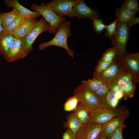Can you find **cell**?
<instances>
[{
    "label": "cell",
    "mask_w": 139,
    "mask_h": 139,
    "mask_svg": "<svg viewBox=\"0 0 139 139\" xmlns=\"http://www.w3.org/2000/svg\"><path fill=\"white\" fill-rule=\"evenodd\" d=\"M70 27V21H66L62 22L59 29L55 33L54 37L50 40L41 43L39 46V49L42 50L50 46H57L64 49L71 57L74 58V51L69 48L67 44L68 37L72 34Z\"/></svg>",
    "instance_id": "1"
},
{
    "label": "cell",
    "mask_w": 139,
    "mask_h": 139,
    "mask_svg": "<svg viewBox=\"0 0 139 139\" xmlns=\"http://www.w3.org/2000/svg\"><path fill=\"white\" fill-rule=\"evenodd\" d=\"M128 72L121 59L116 55L106 70L92 78L100 80L104 84H108L111 85L114 84L119 77Z\"/></svg>",
    "instance_id": "2"
},
{
    "label": "cell",
    "mask_w": 139,
    "mask_h": 139,
    "mask_svg": "<svg viewBox=\"0 0 139 139\" xmlns=\"http://www.w3.org/2000/svg\"><path fill=\"white\" fill-rule=\"evenodd\" d=\"M74 95L77 97L79 103L83 105L91 111L107 108L93 92L82 84L75 89Z\"/></svg>",
    "instance_id": "3"
},
{
    "label": "cell",
    "mask_w": 139,
    "mask_h": 139,
    "mask_svg": "<svg viewBox=\"0 0 139 139\" xmlns=\"http://www.w3.org/2000/svg\"><path fill=\"white\" fill-rule=\"evenodd\" d=\"M31 9L42 16L50 26L48 32L51 34L55 33L59 29L60 24L66 21L64 17L60 16L56 14L45 3L38 5L35 3L32 4Z\"/></svg>",
    "instance_id": "4"
},
{
    "label": "cell",
    "mask_w": 139,
    "mask_h": 139,
    "mask_svg": "<svg viewBox=\"0 0 139 139\" xmlns=\"http://www.w3.org/2000/svg\"><path fill=\"white\" fill-rule=\"evenodd\" d=\"M129 29L126 23L118 22L111 39L113 47L116 52V55L120 58H122L127 53L126 46L129 37Z\"/></svg>",
    "instance_id": "5"
},
{
    "label": "cell",
    "mask_w": 139,
    "mask_h": 139,
    "mask_svg": "<svg viewBox=\"0 0 139 139\" xmlns=\"http://www.w3.org/2000/svg\"><path fill=\"white\" fill-rule=\"evenodd\" d=\"M129 110L124 105L115 108H103L91 111V122L102 124L114 118L129 112Z\"/></svg>",
    "instance_id": "6"
},
{
    "label": "cell",
    "mask_w": 139,
    "mask_h": 139,
    "mask_svg": "<svg viewBox=\"0 0 139 139\" xmlns=\"http://www.w3.org/2000/svg\"><path fill=\"white\" fill-rule=\"evenodd\" d=\"M50 27L49 24L42 17L33 29L22 38L23 48L28 55L32 51V45L38 37L43 32L48 31Z\"/></svg>",
    "instance_id": "7"
},
{
    "label": "cell",
    "mask_w": 139,
    "mask_h": 139,
    "mask_svg": "<svg viewBox=\"0 0 139 139\" xmlns=\"http://www.w3.org/2000/svg\"><path fill=\"white\" fill-rule=\"evenodd\" d=\"M70 18L76 17L79 19L88 18L91 20L99 18L100 16L97 10L88 7L83 0H76L72 11L69 16Z\"/></svg>",
    "instance_id": "8"
},
{
    "label": "cell",
    "mask_w": 139,
    "mask_h": 139,
    "mask_svg": "<svg viewBox=\"0 0 139 139\" xmlns=\"http://www.w3.org/2000/svg\"><path fill=\"white\" fill-rule=\"evenodd\" d=\"M128 71L131 74L132 82L137 83L139 82V53H128L120 58Z\"/></svg>",
    "instance_id": "9"
},
{
    "label": "cell",
    "mask_w": 139,
    "mask_h": 139,
    "mask_svg": "<svg viewBox=\"0 0 139 139\" xmlns=\"http://www.w3.org/2000/svg\"><path fill=\"white\" fill-rule=\"evenodd\" d=\"M76 1L75 0H53L46 5L57 15L63 17L69 16Z\"/></svg>",
    "instance_id": "10"
},
{
    "label": "cell",
    "mask_w": 139,
    "mask_h": 139,
    "mask_svg": "<svg viewBox=\"0 0 139 139\" xmlns=\"http://www.w3.org/2000/svg\"><path fill=\"white\" fill-rule=\"evenodd\" d=\"M102 125L92 122L83 124L75 134L76 139H95L102 132Z\"/></svg>",
    "instance_id": "11"
},
{
    "label": "cell",
    "mask_w": 139,
    "mask_h": 139,
    "mask_svg": "<svg viewBox=\"0 0 139 139\" xmlns=\"http://www.w3.org/2000/svg\"><path fill=\"white\" fill-rule=\"evenodd\" d=\"M28 55L23 48L22 38L15 37L10 48L7 61L10 62L19 60Z\"/></svg>",
    "instance_id": "12"
},
{
    "label": "cell",
    "mask_w": 139,
    "mask_h": 139,
    "mask_svg": "<svg viewBox=\"0 0 139 139\" xmlns=\"http://www.w3.org/2000/svg\"><path fill=\"white\" fill-rule=\"evenodd\" d=\"M130 114L128 112L116 117L102 125V132L107 137L118 128L124 125V122Z\"/></svg>",
    "instance_id": "13"
},
{
    "label": "cell",
    "mask_w": 139,
    "mask_h": 139,
    "mask_svg": "<svg viewBox=\"0 0 139 139\" xmlns=\"http://www.w3.org/2000/svg\"><path fill=\"white\" fill-rule=\"evenodd\" d=\"M14 37L12 33L4 31L0 34V56L7 61L10 48Z\"/></svg>",
    "instance_id": "14"
},
{
    "label": "cell",
    "mask_w": 139,
    "mask_h": 139,
    "mask_svg": "<svg viewBox=\"0 0 139 139\" xmlns=\"http://www.w3.org/2000/svg\"><path fill=\"white\" fill-rule=\"evenodd\" d=\"M4 2L7 7L16 9L23 16L27 19L37 18L41 15L38 12L30 11L22 6L18 0H5Z\"/></svg>",
    "instance_id": "15"
},
{
    "label": "cell",
    "mask_w": 139,
    "mask_h": 139,
    "mask_svg": "<svg viewBox=\"0 0 139 139\" xmlns=\"http://www.w3.org/2000/svg\"><path fill=\"white\" fill-rule=\"evenodd\" d=\"M38 21L36 18L28 19L12 33L15 37L23 38L33 29Z\"/></svg>",
    "instance_id": "16"
},
{
    "label": "cell",
    "mask_w": 139,
    "mask_h": 139,
    "mask_svg": "<svg viewBox=\"0 0 139 139\" xmlns=\"http://www.w3.org/2000/svg\"><path fill=\"white\" fill-rule=\"evenodd\" d=\"M83 124L82 123L73 113L69 114L66 117V121L63 124L64 127L69 129L75 135Z\"/></svg>",
    "instance_id": "17"
},
{
    "label": "cell",
    "mask_w": 139,
    "mask_h": 139,
    "mask_svg": "<svg viewBox=\"0 0 139 139\" xmlns=\"http://www.w3.org/2000/svg\"><path fill=\"white\" fill-rule=\"evenodd\" d=\"M91 111L82 104L78 103L72 112L82 123L85 124L91 122Z\"/></svg>",
    "instance_id": "18"
},
{
    "label": "cell",
    "mask_w": 139,
    "mask_h": 139,
    "mask_svg": "<svg viewBox=\"0 0 139 139\" xmlns=\"http://www.w3.org/2000/svg\"><path fill=\"white\" fill-rule=\"evenodd\" d=\"M136 13L130 11L123 7L118 8L116 15L118 22L126 23L136 17Z\"/></svg>",
    "instance_id": "19"
},
{
    "label": "cell",
    "mask_w": 139,
    "mask_h": 139,
    "mask_svg": "<svg viewBox=\"0 0 139 139\" xmlns=\"http://www.w3.org/2000/svg\"><path fill=\"white\" fill-rule=\"evenodd\" d=\"M20 16H23L14 8H13L12 11L8 12L1 13V21L3 27L4 28L15 19Z\"/></svg>",
    "instance_id": "20"
},
{
    "label": "cell",
    "mask_w": 139,
    "mask_h": 139,
    "mask_svg": "<svg viewBox=\"0 0 139 139\" xmlns=\"http://www.w3.org/2000/svg\"><path fill=\"white\" fill-rule=\"evenodd\" d=\"M119 101L116 98L114 94L110 90L102 102L103 105L105 107L114 108L117 107Z\"/></svg>",
    "instance_id": "21"
},
{
    "label": "cell",
    "mask_w": 139,
    "mask_h": 139,
    "mask_svg": "<svg viewBox=\"0 0 139 139\" xmlns=\"http://www.w3.org/2000/svg\"><path fill=\"white\" fill-rule=\"evenodd\" d=\"M28 19L24 17H19L7 25L4 28V31L12 33L20 27Z\"/></svg>",
    "instance_id": "22"
},
{
    "label": "cell",
    "mask_w": 139,
    "mask_h": 139,
    "mask_svg": "<svg viewBox=\"0 0 139 139\" xmlns=\"http://www.w3.org/2000/svg\"><path fill=\"white\" fill-rule=\"evenodd\" d=\"M81 84L93 92L104 84L100 80L94 78L87 80L83 81Z\"/></svg>",
    "instance_id": "23"
},
{
    "label": "cell",
    "mask_w": 139,
    "mask_h": 139,
    "mask_svg": "<svg viewBox=\"0 0 139 139\" xmlns=\"http://www.w3.org/2000/svg\"><path fill=\"white\" fill-rule=\"evenodd\" d=\"M124 92L126 100L128 98H132L134 95L136 89V84L130 81L127 82L121 86Z\"/></svg>",
    "instance_id": "24"
},
{
    "label": "cell",
    "mask_w": 139,
    "mask_h": 139,
    "mask_svg": "<svg viewBox=\"0 0 139 139\" xmlns=\"http://www.w3.org/2000/svg\"><path fill=\"white\" fill-rule=\"evenodd\" d=\"M79 103L77 97L75 95L68 98L63 105L64 109L66 111H73L76 108Z\"/></svg>",
    "instance_id": "25"
},
{
    "label": "cell",
    "mask_w": 139,
    "mask_h": 139,
    "mask_svg": "<svg viewBox=\"0 0 139 139\" xmlns=\"http://www.w3.org/2000/svg\"><path fill=\"white\" fill-rule=\"evenodd\" d=\"M110 84H104L93 92L102 102L108 92L110 90Z\"/></svg>",
    "instance_id": "26"
},
{
    "label": "cell",
    "mask_w": 139,
    "mask_h": 139,
    "mask_svg": "<svg viewBox=\"0 0 139 139\" xmlns=\"http://www.w3.org/2000/svg\"><path fill=\"white\" fill-rule=\"evenodd\" d=\"M112 62H105L100 59L95 67V71L93 74V77L96 76L104 71L108 68Z\"/></svg>",
    "instance_id": "27"
},
{
    "label": "cell",
    "mask_w": 139,
    "mask_h": 139,
    "mask_svg": "<svg viewBox=\"0 0 139 139\" xmlns=\"http://www.w3.org/2000/svg\"><path fill=\"white\" fill-rule=\"evenodd\" d=\"M117 55L115 48L113 47L108 49L102 55L101 59L105 62H111L113 61Z\"/></svg>",
    "instance_id": "28"
},
{
    "label": "cell",
    "mask_w": 139,
    "mask_h": 139,
    "mask_svg": "<svg viewBox=\"0 0 139 139\" xmlns=\"http://www.w3.org/2000/svg\"><path fill=\"white\" fill-rule=\"evenodd\" d=\"M121 6L133 12L139 11V4L136 0H126L122 4Z\"/></svg>",
    "instance_id": "29"
},
{
    "label": "cell",
    "mask_w": 139,
    "mask_h": 139,
    "mask_svg": "<svg viewBox=\"0 0 139 139\" xmlns=\"http://www.w3.org/2000/svg\"><path fill=\"white\" fill-rule=\"evenodd\" d=\"M118 22V20L116 19L111 23L106 25L105 34L111 39L115 34Z\"/></svg>",
    "instance_id": "30"
},
{
    "label": "cell",
    "mask_w": 139,
    "mask_h": 139,
    "mask_svg": "<svg viewBox=\"0 0 139 139\" xmlns=\"http://www.w3.org/2000/svg\"><path fill=\"white\" fill-rule=\"evenodd\" d=\"M92 21L93 29L97 34H99L105 29L106 25L104 24L102 19H96L93 20Z\"/></svg>",
    "instance_id": "31"
},
{
    "label": "cell",
    "mask_w": 139,
    "mask_h": 139,
    "mask_svg": "<svg viewBox=\"0 0 139 139\" xmlns=\"http://www.w3.org/2000/svg\"><path fill=\"white\" fill-rule=\"evenodd\" d=\"M132 77L129 72L125 73L119 77L113 84L122 86L128 82L132 81Z\"/></svg>",
    "instance_id": "32"
},
{
    "label": "cell",
    "mask_w": 139,
    "mask_h": 139,
    "mask_svg": "<svg viewBox=\"0 0 139 139\" xmlns=\"http://www.w3.org/2000/svg\"><path fill=\"white\" fill-rule=\"evenodd\" d=\"M125 127L124 125L116 129L107 137L108 139H124L122 131Z\"/></svg>",
    "instance_id": "33"
},
{
    "label": "cell",
    "mask_w": 139,
    "mask_h": 139,
    "mask_svg": "<svg viewBox=\"0 0 139 139\" xmlns=\"http://www.w3.org/2000/svg\"><path fill=\"white\" fill-rule=\"evenodd\" d=\"M110 90L114 94L118 92H119L123 93L124 95V99L126 100L124 92L121 86L116 84H112L110 85Z\"/></svg>",
    "instance_id": "34"
},
{
    "label": "cell",
    "mask_w": 139,
    "mask_h": 139,
    "mask_svg": "<svg viewBox=\"0 0 139 139\" xmlns=\"http://www.w3.org/2000/svg\"><path fill=\"white\" fill-rule=\"evenodd\" d=\"M62 138V139H76L75 135L68 129L63 133Z\"/></svg>",
    "instance_id": "35"
},
{
    "label": "cell",
    "mask_w": 139,
    "mask_h": 139,
    "mask_svg": "<svg viewBox=\"0 0 139 139\" xmlns=\"http://www.w3.org/2000/svg\"><path fill=\"white\" fill-rule=\"evenodd\" d=\"M139 22V17H135L133 19L126 24L129 28H130L133 25L137 24Z\"/></svg>",
    "instance_id": "36"
},
{
    "label": "cell",
    "mask_w": 139,
    "mask_h": 139,
    "mask_svg": "<svg viewBox=\"0 0 139 139\" xmlns=\"http://www.w3.org/2000/svg\"><path fill=\"white\" fill-rule=\"evenodd\" d=\"M114 94L116 98L119 100L122 98H124V94L121 92H118Z\"/></svg>",
    "instance_id": "37"
},
{
    "label": "cell",
    "mask_w": 139,
    "mask_h": 139,
    "mask_svg": "<svg viewBox=\"0 0 139 139\" xmlns=\"http://www.w3.org/2000/svg\"><path fill=\"white\" fill-rule=\"evenodd\" d=\"M95 139H108V138L102 132Z\"/></svg>",
    "instance_id": "38"
},
{
    "label": "cell",
    "mask_w": 139,
    "mask_h": 139,
    "mask_svg": "<svg viewBox=\"0 0 139 139\" xmlns=\"http://www.w3.org/2000/svg\"><path fill=\"white\" fill-rule=\"evenodd\" d=\"M4 30V28L3 27L1 21V13L0 12V34Z\"/></svg>",
    "instance_id": "39"
}]
</instances>
